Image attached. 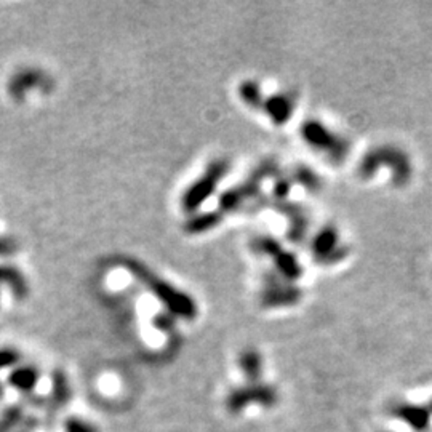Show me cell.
<instances>
[{"mask_svg":"<svg viewBox=\"0 0 432 432\" xmlns=\"http://www.w3.org/2000/svg\"><path fill=\"white\" fill-rule=\"evenodd\" d=\"M2 280H7L18 296H24V293H26V285H24L21 275L16 271L10 268H0V282Z\"/></svg>","mask_w":432,"mask_h":432,"instance_id":"1","label":"cell"}]
</instances>
